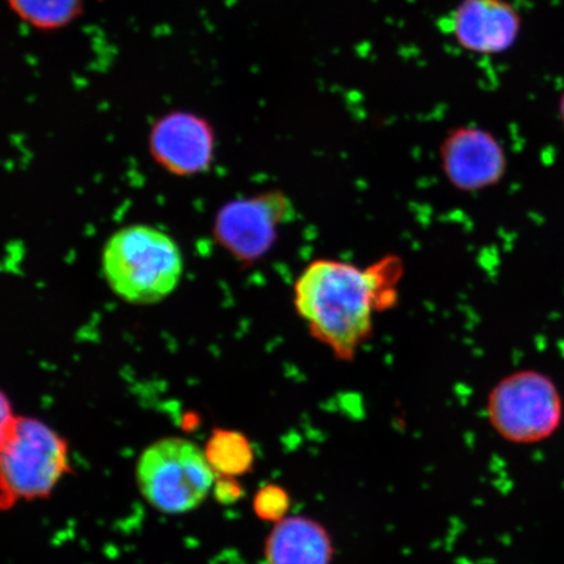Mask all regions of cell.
Segmentation results:
<instances>
[{"label": "cell", "instance_id": "obj_10", "mask_svg": "<svg viewBox=\"0 0 564 564\" xmlns=\"http://www.w3.org/2000/svg\"><path fill=\"white\" fill-rule=\"evenodd\" d=\"M334 556L327 529L299 514L274 523L264 544L267 564H333Z\"/></svg>", "mask_w": 564, "mask_h": 564}, {"label": "cell", "instance_id": "obj_7", "mask_svg": "<svg viewBox=\"0 0 564 564\" xmlns=\"http://www.w3.org/2000/svg\"><path fill=\"white\" fill-rule=\"evenodd\" d=\"M150 153L165 172L176 176L206 173L215 160L217 139L207 118L176 110L162 116L152 126Z\"/></svg>", "mask_w": 564, "mask_h": 564}, {"label": "cell", "instance_id": "obj_3", "mask_svg": "<svg viewBox=\"0 0 564 564\" xmlns=\"http://www.w3.org/2000/svg\"><path fill=\"white\" fill-rule=\"evenodd\" d=\"M68 446L35 419L15 417L0 441V509L46 498L67 474Z\"/></svg>", "mask_w": 564, "mask_h": 564}, {"label": "cell", "instance_id": "obj_15", "mask_svg": "<svg viewBox=\"0 0 564 564\" xmlns=\"http://www.w3.org/2000/svg\"><path fill=\"white\" fill-rule=\"evenodd\" d=\"M15 415L12 413V406L9 398L0 391V441L4 438L7 432H9Z\"/></svg>", "mask_w": 564, "mask_h": 564}, {"label": "cell", "instance_id": "obj_14", "mask_svg": "<svg viewBox=\"0 0 564 564\" xmlns=\"http://www.w3.org/2000/svg\"><path fill=\"white\" fill-rule=\"evenodd\" d=\"M216 498L223 503L236 502L242 494V486L236 481L235 477H223L215 479L214 489Z\"/></svg>", "mask_w": 564, "mask_h": 564}, {"label": "cell", "instance_id": "obj_4", "mask_svg": "<svg viewBox=\"0 0 564 564\" xmlns=\"http://www.w3.org/2000/svg\"><path fill=\"white\" fill-rule=\"evenodd\" d=\"M137 476L148 502L165 513L196 509L216 479L204 451L182 438L161 440L148 447L140 456Z\"/></svg>", "mask_w": 564, "mask_h": 564}, {"label": "cell", "instance_id": "obj_6", "mask_svg": "<svg viewBox=\"0 0 564 564\" xmlns=\"http://www.w3.org/2000/svg\"><path fill=\"white\" fill-rule=\"evenodd\" d=\"M292 216L291 199L280 189H268L225 204L217 212L214 236L232 259L252 265L271 252Z\"/></svg>", "mask_w": 564, "mask_h": 564}, {"label": "cell", "instance_id": "obj_16", "mask_svg": "<svg viewBox=\"0 0 564 564\" xmlns=\"http://www.w3.org/2000/svg\"><path fill=\"white\" fill-rule=\"evenodd\" d=\"M562 116H563V119H564V96H563V100H562Z\"/></svg>", "mask_w": 564, "mask_h": 564}, {"label": "cell", "instance_id": "obj_13", "mask_svg": "<svg viewBox=\"0 0 564 564\" xmlns=\"http://www.w3.org/2000/svg\"><path fill=\"white\" fill-rule=\"evenodd\" d=\"M291 497L278 485H267L253 498V511L259 519L278 523L291 510Z\"/></svg>", "mask_w": 564, "mask_h": 564}, {"label": "cell", "instance_id": "obj_11", "mask_svg": "<svg viewBox=\"0 0 564 564\" xmlns=\"http://www.w3.org/2000/svg\"><path fill=\"white\" fill-rule=\"evenodd\" d=\"M204 454L215 474L223 477L243 476L256 460L250 440L236 430H215Z\"/></svg>", "mask_w": 564, "mask_h": 564}, {"label": "cell", "instance_id": "obj_5", "mask_svg": "<svg viewBox=\"0 0 564 564\" xmlns=\"http://www.w3.org/2000/svg\"><path fill=\"white\" fill-rule=\"evenodd\" d=\"M562 399L547 377L534 371L513 373L494 387L488 413L491 426L512 443L549 438L562 420Z\"/></svg>", "mask_w": 564, "mask_h": 564}, {"label": "cell", "instance_id": "obj_12", "mask_svg": "<svg viewBox=\"0 0 564 564\" xmlns=\"http://www.w3.org/2000/svg\"><path fill=\"white\" fill-rule=\"evenodd\" d=\"M15 15L40 32L65 30L84 13V0H7Z\"/></svg>", "mask_w": 564, "mask_h": 564}, {"label": "cell", "instance_id": "obj_8", "mask_svg": "<svg viewBox=\"0 0 564 564\" xmlns=\"http://www.w3.org/2000/svg\"><path fill=\"white\" fill-rule=\"evenodd\" d=\"M444 23L464 51L497 55L517 44L523 19L510 0H462Z\"/></svg>", "mask_w": 564, "mask_h": 564}, {"label": "cell", "instance_id": "obj_2", "mask_svg": "<svg viewBox=\"0 0 564 564\" xmlns=\"http://www.w3.org/2000/svg\"><path fill=\"white\" fill-rule=\"evenodd\" d=\"M102 272L111 291L129 303L150 305L172 294L183 274L180 246L150 225L119 229L106 242Z\"/></svg>", "mask_w": 564, "mask_h": 564}, {"label": "cell", "instance_id": "obj_1", "mask_svg": "<svg viewBox=\"0 0 564 564\" xmlns=\"http://www.w3.org/2000/svg\"><path fill=\"white\" fill-rule=\"evenodd\" d=\"M405 265L386 256L361 267L319 258L293 284V307L310 335L341 361H351L373 334L377 314L398 306Z\"/></svg>", "mask_w": 564, "mask_h": 564}, {"label": "cell", "instance_id": "obj_9", "mask_svg": "<svg viewBox=\"0 0 564 564\" xmlns=\"http://www.w3.org/2000/svg\"><path fill=\"white\" fill-rule=\"evenodd\" d=\"M441 166L451 185L463 192L486 188L502 175V148L478 127H457L443 139Z\"/></svg>", "mask_w": 564, "mask_h": 564}]
</instances>
